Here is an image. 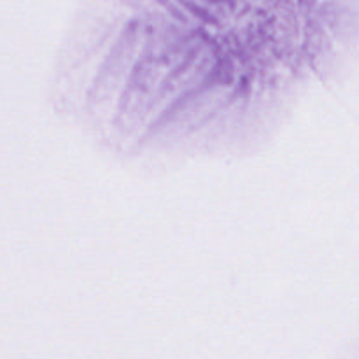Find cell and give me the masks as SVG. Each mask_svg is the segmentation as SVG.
I'll list each match as a JSON object with an SVG mask.
<instances>
[{
  "label": "cell",
  "instance_id": "1",
  "mask_svg": "<svg viewBox=\"0 0 359 359\" xmlns=\"http://www.w3.org/2000/svg\"><path fill=\"white\" fill-rule=\"evenodd\" d=\"M356 60V0H91L56 49L48 95L118 161L237 160Z\"/></svg>",
  "mask_w": 359,
  "mask_h": 359
}]
</instances>
